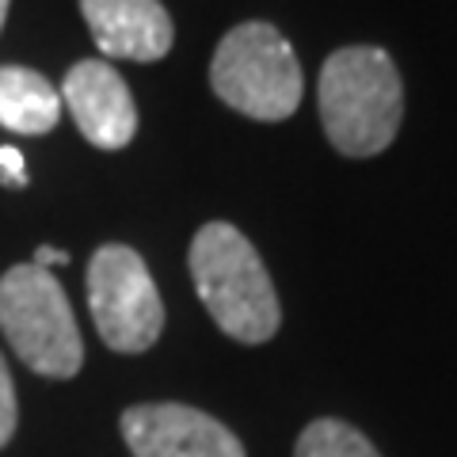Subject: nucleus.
<instances>
[{
  "mask_svg": "<svg viewBox=\"0 0 457 457\" xmlns=\"http://www.w3.org/2000/svg\"><path fill=\"white\" fill-rule=\"evenodd\" d=\"M404 119V84L378 46H343L320 69V122L343 156H374L393 145Z\"/></svg>",
  "mask_w": 457,
  "mask_h": 457,
  "instance_id": "1",
  "label": "nucleus"
},
{
  "mask_svg": "<svg viewBox=\"0 0 457 457\" xmlns=\"http://www.w3.org/2000/svg\"><path fill=\"white\" fill-rule=\"evenodd\" d=\"M191 278L206 312L237 343H267L278 332V297L260 252L228 221H210L191 240Z\"/></svg>",
  "mask_w": 457,
  "mask_h": 457,
  "instance_id": "2",
  "label": "nucleus"
},
{
  "mask_svg": "<svg viewBox=\"0 0 457 457\" xmlns=\"http://www.w3.org/2000/svg\"><path fill=\"white\" fill-rule=\"evenodd\" d=\"M0 332L27 370L65 381L80 374L84 343L69 297L46 267L20 263L0 278Z\"/></svg>",
  "mask_w": 457,
  "mask_h": 457,
  "instance_id": "3",
  "label": "nucleus"
},
{
  "mask_svg": "<svg viewBox=\"0 0 457 457\" xmlns=\"http://www.w3.org/2000/svg\"><path fill=\"white\" fill-rule=\"evenodd\" d=\"M210 84L221 104L260 122H282L305 96L302 65L270 23L233 27L210 62Z\"/></svg>",
  "mask_w": 457,
  "mask_h": 457,
  "instance_id": "4",
  "label": "nucleus"
},
{
  "mask_svg": "<svg viewBox=\"0 0 457 457\" xmlns=\"http://www.w3.org/2000/svg\"><path fill=\"white\" fill-rule=\"evenodd\" d=\"M88 309L99 339L119 354L149 351L164 332V302L145 260L130 245L96 248L88 263Z\"/></svg>",
  "mask_w": 457,
  "mask_h": 457,
  "instance_id": "5",
  "label": "nucleus"
},
{
  "mask_svg": "<svg viewBox=\"0 0 457 457\" xmlns=\"http://www.w3.org/2000/svg\"><path fill=\"white\" fill-rule=\"evenodd\" d=\"M122 438L134 457H245L221 420L191 404H134L122 411Z\"/></svg>",
  "mask_w": 457,
  "mask_h": 457,
  "instance_id": "6",
  "label": "nucleus"
},
{
  "mask_svg": "<svg viewBox=\"0 0 457 457\" xmlns=\"http://www.w3.org/2000/svg\"><path fill=\"white\" fill-rule=\"evenodd\" d=\"M62 104L96 149H122L137 134V107L126 80L107 62H77L65 73Z\"/></svg>",
  "mask_w": 457,
  "mask_h": 457,
  "instance_id": "7",
  "label": "nucleus"
},
{
  "mask_svg": "<svg viewBox=\"0 0 457 457\" xmlns=\"http://www.w3.org/2000/svg\"><path fill=\"white\" fill-rule=\"evenodd\" d=\"M99 54L122 62H156L171 50V20L161 0H80Z\"/></svg>",
  "mask_w": 457,
  "mask_h": 457,
  "instance_id": "8",
  "label": "nucleus"
},
{
  "mask_svg": "<svg viewBox=\"0 0 457 457\" xmlns=\"http://www.w3.org/2000/svg\"><path fill=\"white\" fill-rule=\"evenodd\" d=\"M62 119V92L27 65H0V126L12 134H50Z\"/></svg>",
  "mask_w": 457,
  "mask_h": 457,
  "instance_id": "9",
  "label": "nucleus"
},
{
  "mask_svg": "<svg viewBox=\"0 0 457 457\" xmlns=\"http://www.w3.org/2000/svg\"><path fill=\"white\" fill-rule=\"evenodd\" d=\"M294 457H381L359 427L343 420H312L294 446Z\"/></svg>",
  "mask_w": 457,
  "mask_h": 457,
  "instance_id": "10",
  "label": "nucleus"
},
{
  "mask_svg": "<svg viewBox=\"0 0 457 457\" xmlns=\"http://www.w3.org/2000/svg\"><path fill=\"white\" fill-rule=\"evenodd\" d=\"M16 385H12V374H8V362L0 354V446H8L12 435H16Z\"/></svg>",
  "mask_w": 457,
  "mask_h": 457,
  "instance_id": "11",
  "label": "nucleus"
},
{
  "mask_svg": "<svg viewBox=\"0 0 457 457\" xmlns=\"http://www.w3.org/2000/svg\"><path fill=\"white\" fill-rule=\"evenodd\" d=\"M0 183L4 187H27V164L16 145H0Z\"/></svg>",
  "mask_w": 457,
  "mask_h": 457,
  "instance_id": "12",
  "label": "nucleus"
},
{
  "mask_svg": "<svg viewBox=\"0 0 457 457\" xmlns=\"http://www.w3.org/2000/svg\"><path fill=\"white\" fill-rule=\"evenodd\" d=\"M35 263H38V267H46V270H50V267H65V263H69V252H65V248L42 245V248L35 252Z\"/></svg>",
  "mask_w": 457,
  "mask_h": 457,
  "instance_id": "13",
  "label": "nucleus"
},
{
  "mask_svg": "<svg viewBox=\"0 0 457 457\" xmlns=\"http://www.w3.org/2000/svg\"><path fill=\"white\" fill-rule=\"evenodd\" d=\"M8 4H12V0H0V27H4V16H8Z\"/></svg>",
  "mask_w": 457,
  "mask_h": 457,
  "instance_id": "14",
  "label": "nucleus"
}]
</instances>
